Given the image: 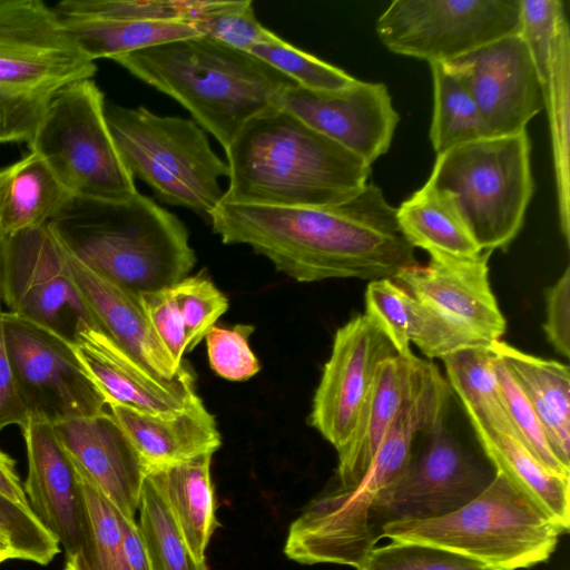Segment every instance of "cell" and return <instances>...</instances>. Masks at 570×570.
I'll list each match as a JSON object with an SVG mask.
<instances>
[{
	"label": "cell",
	"instance_id": "cell-25",
	"mask_svg": "<svg viewBox=\"0 0 570 570\" xmlns=\"http://www.w3.org/2000/svg\"><path fill=\"white\" fill-rule=\"evenodd\" d=\"M491 346L529 400L554 455L570 469L569 366L533 356L501 340Z\"/></svg>",
	"mask_w": 570,
	"mask_h": 570
},
{
	"label": "cell",
	"instance_id": "cell-22",
	"mask_svg": "<svg viewBox=\"0 0 570 570\" xmlns=\"http://www.w3.org/2000/svg\"><path fill=\"white\" fill-rule=\"evenodd\" d=\"M423 361L414 354H396L380 364L357 424L337 451V485H355L365 475L390 425L409 397Z\"/></svg>",
	"mask_w": 570,
	"mask_h": 570
},
{
	"label": "cell",
	"instance_id": "cell-14",
	"mask_svg": "<svg viewBox=\"0 0 570 570\" xmlns=\"http://www.w3.org/2000/svg\"><path fill=\"white\" fill-rule=\"evenodd\" d=\"M365 313L337 328L315 391L309 423L338 451L351 438L382 362L396 355Z\"/></svg>",
	"mask_w": 570,
	"mask_h": 570
},
{
	"label": "cell",
	"instance_id": "cell-9",
	"mask_svg": "<svg viewBox=\"0 0 570 570\" xmlns=\"http://www.w3.org/2000/svg\"><path fill=\"white\" fill-rule=\"evenodd\" d=\"M105 106L92 79L68 85L52 99L28 147L72 196L124 202L138 190L111 137Z\"/></svg>",
	"mask_w": 570,
	"mask_h": 570
},
{
	"label": "cell",
	"instance_id": "cell-49",
	"mask_svg": "<svg viewBox=\"0 0 570 570\" xmlns=\"http://www.w3.org/2000/svg\"><path fill=\"white\" fill-rule=\"evenodd\" d=\"M0 493L11 501L30 508L27 495L16 470V462L0 450ZM31 509V508H30Z\"/></svg>",
	"mask_w": 570,
	"mask_h": 570
},
{
	"label": "cell",
	"instance_id": "cell-50",
	"mask_svg": "<svg viewBox=\"0 0 570 570\" xmlns=\"http://www.w3.org/2000/svg\"><path fill=\"white\" fill-rule=\"evenodd\" d=\"M10 559H16L13 551L8 541L0 534V563Z\"/></svg>",
	"mask_w": 570,
	"mask_h": 570
},
{
	"label": "cell",
	"instance_id": "cell-10",
	"mask_svg": "<svg viewBox=\"0 0 570 570\" xmlns=\"http://www.w3.org/2000/svg\"><path fill=\"white\" fill-rule=\"evenodd\" d=\"M0 295L7 312L71 343L96 318L72 282L68 249L49 224L0 235Z\"/></svg>",
	"mask_w": 570,
	"mask_h": 570
},
{
	"label": "cell",
	"instance_id": "cell-6",
	"mask_svg": "<svg viewBox=\"0 0 570 570\" xmlns=\"http://www.w3.org/2000/svg\"><path fill=\"white\" fill-rule=\"evenodd\" d=\"M569 530L495 472L472 501L446 515L387 523L381 539L446 550L501 570L544 562Z\"/></svg>",
	"mask_w": 570,
	"mask_h": 570
},
{
	"label": "cell",
	"instance_id": "cell-7",
	"mask_svg": "<svg viewBox=\"0 0 570 570\" xmlns=\"http://www.w3.org/2000/svg\"><path fill=\"white\" fill-rule=\"evenodd\" d=\"M527 130L436 155L428 184L445 193L483 252L507 249L534 191Z\"/></svg>",
	"mask_w": 570,
	"mask_h": 570
},
{
	"label": "cell",
	"instance_id": "cell-28",
	"mask_svg": "<svg viewBox=\"0 0 570 570\" xmlns=\"http://www.w3.org/2000/svg\"><path fill=\"white\" fill-rule=\"evenodd\" d=\"M406 240L430 256L473 258L483 253L450 197L425 183L396 208Z\"/></svg>",
	"mask_w": 570,
	"mask_h": 570
},
{
	"label": "cell",
	"instance_id": "cell-11",
	"mask_svg": "<svg viewBox=\"0 0 570 570\" xmlns=\"http://www.w3.org/2000/svg\"><path fill=\"white\" fill-rule=\"evenodd\" d=\"M520 0H395L376 21L394 53L448 62L519 32Z\"/></svg>",
	"mask_w": 570,
	"mask_h": 570
},
{
	"label": "cell",
	"instance_id": "cell-39",
	"mask_svg": "<svg viewBox=\"0 0 570 570\" xmlns=\"http://www.w3.org/2000/svg\"><path fill=\"white\" fill-rule=\"evenodd\" d=\"M494 367L505 411L522 442L550 471L570 476V469L566 468L554 455L543 426L529 400L497 355Z\"/></svg>",
	"mask_w": 570,
	"mask_h": 570
},
{
	"label": "cell",
	"instance_id": "cell-46",
	"mask_svg": "<svg viewBox=\"0 0 570 570\" xmlns=\"http://www.w3.org/2000/svg\"><path fill=\"white\" fill-rule=\"evenodd\" d=\"M546 322L543 330L554 350L570 355V269L566 268L561 277L547 289Z\"/></svg>",
	"mask_w": 570,
	"mask_h": 570
},
{
	"label": "cell",
	"instance_id": "cell-3",
	"mask_svg": "<svg viewBox=\"0 0 570 570\" xmlns=\"http://www.w3.org/2000/svg\"><path fill=\"white\" fill-rule=\"evenodd\" d=\"M185 107L226 150L244 126L296 85L247 51L206 36L158 43L112 59Z\"/></svg>",
	"mask_w": 570,
	"mask_h": 570
},
{
	"label": "cell",
	"instance_id": "cell-41",
	"mask_svg": "<svg viewBox=\"0 0 570 570\" xmlns=\"http://www.w3.org/2000/svg\"><path fill=\"white\" fill-rule=\"evenodd\" d=\"M563 16H566L563 1L520 0L518 35L530 52L542 92L549 83L554 41Z\"/></svg>",
	"mask_w": 570,
	"mask_h": 570
},
{
	"label": "cell",
	"instance_id": "cell-45",
	"mask_svg": "<svg viewBox=\"0 0 570 570\" xmlns=\"http://www.w3.org/2000/svg\"><path fill=\"white\" fill-rule=\"evenodd\" d=\"M139 295L151 327L179 366L187 352V336L173 285Z\"/></svg>",
	"mask_w": 570,
	"mask_h": 570
},
{
	"label": "cell",
	"instance_id": "cell-13",
	"mask_svg": "<svg viewBox=\"0 0 570 570\" xmlns=\"http://www.w3.org/2000/svg\"><path fill=\"white\" fill-rule=\"evenodd\" d=\"M419 452L373 505L370 523L376 540L392 522L446 515L478 497L493 480L446 428H432Z\"/></svg>",
	"mask_w": 570,
	"mask_h": 570
},
{
	"label": "cell",
	"instance_id": "cell-35",
	"mask_svg": "<svg viewBox=\"0 0 570 570\" xmlns=\"http://www.w3.org/2000/svg\"><path fill=\"white\" fill-rule=\"evenodd\" d=\"M139 521L153 570H208L198 561L186 541L163 495L146 476L139 502Z\"/></svg>",
	"mask_w": 570,
	"mask_h": 570
},
{
	"label": "cell",
	"instance_id": "cell-18",
	"mask_svg": "<svg viewBox=\"0 0 570 570\" xmlns=\"http://www.w3.org/2000/svg\"><path fill=\"white\" fill-rule=\"evenodd\" d=\"M77 470L135 520L148 470L109 410L52 424Z\"/></svg>",
	"mask_w": 570,
	"mask_h": 570
},
{
	"label": "cell",
	"instance_id": "cell-26",
	"mask_svg": "<svg viewBox=\"0 0 570 570\" xmlns=\"http://www.w3.org/2000/svg\"><path fill=\"white\" fill-rule=\"evenodd\" d=\"M212 453L148 471L165 499L191 553L205 561V551L219 527L210 476Z\"/></svg>",
	"mask_w": 570,
	"mask_h": 570
},
{
	"label": "cell",
	"instance_id": "cell-30",
	"mask_svg": "<svg viewBox=\"0 0 570 570\" xmlns=\"http://www.w3.org/2000/svg\"><path fill=\"white\" fill-rule=\"evenodd\" d=\"M570 36L567 16L561 19L554 41L549 83L542 92L547 108L554 163L561 233L570 240L569 175V67Z\"/></svg>",
	"mask_w": 570,
	"mask_h": 570
},
{
	"label": "cell",
	"instance_id": "cell-47",
	"mask_svg": "<svg viewBox=\"0 0 570 570\" xmlns=\"http://www.w3.org/2000/svg\"><path fill=\"white\" fill-rule=\"evenodd\" d=\"M0 295V431L10 425L22 428L29 416L20 399L8 354Z\"/></svg>",
	"mask_w": 570,
	"mask_h": 570
},
{
	"label": "cell",
	"instance_id": "cell-16",
	"mask_svg": "<svg viewBox=\"0 0 570 570\" xmlns=\"http://www.w3.org/2000/svg\"><path fill=\"white\" fill-rule=\"evenodd\" d=\"M277 106L368 165L389 150L400 120L387 87L358 79L340 91L294 85L283 91Z\"/></svg>",
	"mask_w": 570,
	"mask_h": 570
},
{
	"label": "cell",
	"instance_id": "cell-37",
	"mask_svg": "<svg viewBox=\"0 0 570 570\" xmlns=\"http://www.w3.org/2000/svg\"><path fill=\"white\" fill-rule=\"evenodd\" d=\"M289 77L296 85L317 91H340L355 82V78L311 53L295 48L273 33L266 42L248 51Z\"/></svg>",
	"mask_w": 570,
	"mask_h": 570
},
{
	"label": "cell",
	"instance_id": "cell-32",
	"mask_svg": "<svg viewBox=\"0 0 570 570\" xmlns=\"http://www.w3.org/2000/svg\"><path fill=\"white\" fill-rule=\"evenodd\" d=\"M78 474L85 505L83 535L77 553L66 558L65 570H130L120 512L79 471Z\"/></svg>",
	"mask_w": 570,
	"mask_h": 570
},
{
	"label": "cell",
	"instance_id": "cell-27",
	"mask_svg": "<svg viewBox=\"0 0 570 570\" xmlns=\"http://www.w3.org/2000/svg\"><path fill=\"white\" fill-rule=\"evenodd\" d=\"M71 194L35 153L0 168V235L45 226Z\"/></svg>",
	"mask_w": 570,
	"mask_h": 570
},
{
	"label": "cell",
	"instance_id": "cell-17",
	"mask_svg": "<svg viewBox=\"0 0 570 570\" xmlns=\"http://www.w3.org/2000/svg\"><path fill=\"white\" fill-rule=\"evenodd\" d=\"M75 352L102 394L107 406L154 415H173L199 404L193 371L183 362L170 379L156 375L98 328L81 331Z\"/></svg>",
	"mask_w": 570,
	"mask_h": 570
},
{
	"label": "cell",
	"instance_id": "cell-20",
	"mask_svg": "<svg viewBox=\"0 0 570 570\" xmlns=\"http://www.w3.org/2000/svg\"><path fill=\"white\" fill-rule=\"evenodd\" d=\"M28 460L23 485L29 505L61 544L66 558L79 550L85 505L78 471L52 424L29 419L21 428Z\"/></svg>",
	"mask_w": 570,
	"mask_h": 570
},
{
	"label": "cell",
	"instance_id": "cell-1",
	"mask_svg": "<svg viewBox=\"0 0 570 570\" xmlns=\"http://www.w3.org/2000/svg\"><path fill=\"white\" fill-rule=\"evenodd\" d=\"M209 222L224 244L249 246L299 283L394 279L417 264L396 208L372 183L325 208L220 203Z\"/></svg>",
	"mask_w": 570,
	"mask_h": 570
},
{
	"label": "cell",
	"instance_id": "cell-8",
	"mask_svg": "<svg viewBox=\"0 0 570 570\" xmlns=\"http://www.w3.org/2000/svg\"><path fill=\"white\" fill-rule=\"evenodd\" d=\"M105 114L131 175L163 203L209 219L225 193L219 179L229 176V168L213 151L205 130L191 119L159 116L142 106L107 104Z\"/></svg>",
	"mask_w": 570,
	"mask_h": 570
},
{
	"label": "cell",
	"instance_id": "cell-34",
	"mask_svg": "<svg viewBox=\"0 0 570 570\" xmlns=\"http://www.w3.org/2000/svg\"><path fill=\"white\" fill-rule=\"evenodd\" d=\"M401 355H412L414 343L429 358L444 356L469 346L491 344L439 309L405 291L400 315Z\"/></svg>",
	"mask_w": 570,
	"mask_h": 570
},
{
	"label": "cell",
	"instance_id": "cell-23",
	"mask_svg": "<svg viewBox=\"0 0 570 570\" xmlns=\"http://www.w3.org/2000/svg\"><path fill=\"white\" fill-rule=\"evenodd\" d=\"M148 471L216 452L222 443L215 417L203 402L173 415L108 405Z\"/></svg>",
	"mask_w": 570,
	"mask_h": 570
},
{
	"label": "cell",
	"instance_id": "cell-29",
	"mask_svg": "<svg viewBox=\"0 0 570 570\" xmlns=\"http://www.w3.org/2000/svg\"><path fill=\"white\" fill-rule=\"evenodd\" d=\"M56 13L78 47L94 61L98 58L114 59L158 43L198 36L189 23L177 20H124Z\"/></svg>",
	"mask_w": 570,
	"mask_h": 570
},
{
	"label": "cell",
	"instance_id": "cell-5",
	"mask_svg": "<svg viewBox=\"0 0 570 570\" xmlns=\"http://www.w3.org/2000/svg\"><path fill=\"white\" fill-rule=\"evenodd\" d=\"M96 71L53 8L0 0V146L28 144L55 96Z\"/></svg>",
	"mask_w": 570,
	"mask_h": 570
},
{
	"label": "cell",
	"instance_id": "cell-2",
	"mask_svg": "<svg viewBox=\"0 0 570 570\" xmlns=\"http://www.w3.org/2000/svg\"><path fill=\"white\" fill-rule=\"evenodd\" d=\"M229 185L220 203L325 208L356 196L371 165L276 106L225 150Z\"/></svg>",
	"mask_w": 570,
	"mask_h": 570
},
{
	"label": "cell",
	"instance_id": "cell-48",
	"mask_svg": "<svg viewBox=\"0 0 570 570\" xmlns=\"http://www.w3.org/2000/svg\"><path fill=\"white\" fill-rule=\"evenodd\" d=\"M124 546L130 570H153L145 542L136 520L125 518L120 513Z\"/></svg>",
	"mask_w": 570,
	"mask_h": 570
},
{
	"label": "cell",
	"instance_id": "cell-36",
	"mask_svg": "<svg viewBox=\"0 0 570 570\" xmlns=\"http://www.w3.org/2000/svg\"><path fill=\"white\" fill-rule=\"evenodd\" d=\"M184 21L200 36L247 52L274 33L257 21L250 0H184Z\"/></svg>",
	"mask_w": 570,
	"mask_h": 570
},
{
	"label": "cell",
	"instance_id": "cell-40",
	"mask_svg": "<svg viewBox=\"0 0 570 570\" xmlns=\"http://www.w3.org/2000/svg\"><path fill=\"white\" fill-rule=\"evenodd\" d=\"M0 534L10 544L16 559L46 566L60 552L58 541L33 511L1 493Z\"/></svg>",
	"mask_w": 570,
	"mask_h": 570
},
{
	"label": "cell",
	"instance_id": "cell-4",
	"mask_svg": "<svg viewBox=\"0 0 570 570\" xmlns=\"http://www.w3.org/2000/svg\"><path fill=\"white\" fill-rule=\"evenodd\" d=\"M49 225L83 264L138 294L176 284L196 263L185 224L139 191L124 202L71 195Z\"/></svg>",
	"mask_w": 570,
	"mask_h": 570
},
{
	"label": "cell",
	"instance_id": "cell-21",
	"mask_svg": "<svg viewBox=\"0 0 570 570\" xmlns=\"http://www.w3.org/2000/svg\"><path fill=\"white\" fill-rule=\"evenodd\" d=\"M67 249L72 282L99 330L156 375L173 377L181 364L174 362L151 327L140 295L95 272Z\"/></svg>",
	"mask_w": 570,
	"mask_h": 570
},
{
	"label": "cell",
	"instance_id": "cell-42",
	"mask_svg": "<svg viewBox=\"0 0 570 570\" xmlns=\"http://www.w3.org/2000/svg\"><path fill=\"white\" fill-rule=\"evenodd\" d=\"M191 352L228 309L227 297L203 274L186 276L173 285Z\"/></svg>",
	"mask_w": 570,
	"mask_h": 570
},
{
	"label": "cell",
	"instance_id": "cell-15",
	"mask_svg": "<svg viewBox=\"0 0 570 570\" xmlns=\"http://www.w3.org/2000/svg\"><path fill=\"white\" fill-rule=\"evenodd\" d=\"M448 62L465 78L485 137L525 131L544 107L535 67L518 33Z\"/></svg>",
	"mask_w": 570,
	"mask_h": 570
},
{
	"label": "cell",
	"instance_id": "cell-12",
	"mask_svg": "<svg viewBox=\"0 0 570 570\" xmlns=\"http://www.w3.org/2000/svg\"><path fill=\"white\" fill-rule=\"evenodd\" d=\"M3 326L16 385L29 419L55 424L108 409L70 341L10 312L3 313Z\"/></svg>",
	"mask_w": 570,
	"mask_h": 570
},
{
	"label": "cell",
	"instance_id": "cell-24",
	"mask_svg": "<svg viewBox=\"0 0 570 570\" xmlns=\"http://www.w3.org/2000/svg\"><path fill=\"white\" fill-rule=\"evenodd\" d=\"M468 417L495 472L569 530L570 476L544 466L522 442L509 415L499 420Z\"/></svg>",
	"mask_w": 570,
	"mask_h": 570
},
{
	"label": "cell",
	"instance_id": "cell-44",
	"mask_svg": "<svg viewBox=\"0 0 570 570\" xmlns=\"http://www.w3.org/2000/svg\"><path fill=\"white\" fill-rule=\"evenodd\" d=\"M53 10L108 19L184 21L183 0H65Z\"/></svg>",
	"mask_w": 570,
	"mask_h": 570
},
{
	"label": "cell",
	"instance_id": "cell-19",
	"mask_svg": "<svg viewBox=\"0 0 570 570\" xmlns=\"http://www.w3.org/2000/svg\"><path fill=\"white\" fill-rule=\"evenodd\" d=\"M491 254L487 250L473 258L431 256L428 265L405 268L393 281L492 343L501 340L507 323L489 281Z\"/></svg>",
	"mask_w": 570,
	"mask_h": 570
},
{
	"label": "cell",
	"instance_id": "cell-33",
	"mask_svg": "<svg viewBox=\"0 0 570 570\" xmlns=\"http://www.w3.org/2000/svg\"><path fill=\"white\" fill-rule=\"evenodd\" d=\"M491 344L464 347L441 358L448 384L459 396L468 416L497 420L508 415Z\"/></svg>",
	"mask_w": 570,
	"mask_h": 570
},
{
	"label": "cell",
	"instance_id": "cell-43",
	"mask_svg": "<svg viewBox=\"0 0 570 570\" xmlns=\"http://www.w3.org/2000/svg\"><path fill=\"white\" fill-rule=\"evenodd\" d=\"M253 327L236 325L233 328L213 326L206 334V348L212 370L228 381H246L258 373L259 362L249 347Z\"/></svg>",
	"mask_w": 570,
	"mask_h": 570
},
{
	"label": "cell",
	"instance_id": "cell-38",
	"mask_svg": "<svg viewBox=\"0 0 570 570\" xmlns=\"http://www.w3.org/2000/svg\"><path fill=\"white\" fill-rule=\"evenodd\" d=\"M357 570H501L466 557L416 543L374 547Z\"/></svg>",
	"mask_w": 570,
	"mask_h": 570
},
{
	"label": "cell",
	"instance_id": "cell-31",
	"mask_svg": "<svg viewBox=\"0 0 570 570\" xmlns=\"http://www.w3.org/2000/svg\"><path fill=\"white\" fill-rule=\"evenodd\" d=\"M433 115L430 140L436 155L484 136L479 111L462 73L450 62L430 63Z\"/></svg>",
	"mask_w": 570,
	"mask_h": 570
}]
</instances>
